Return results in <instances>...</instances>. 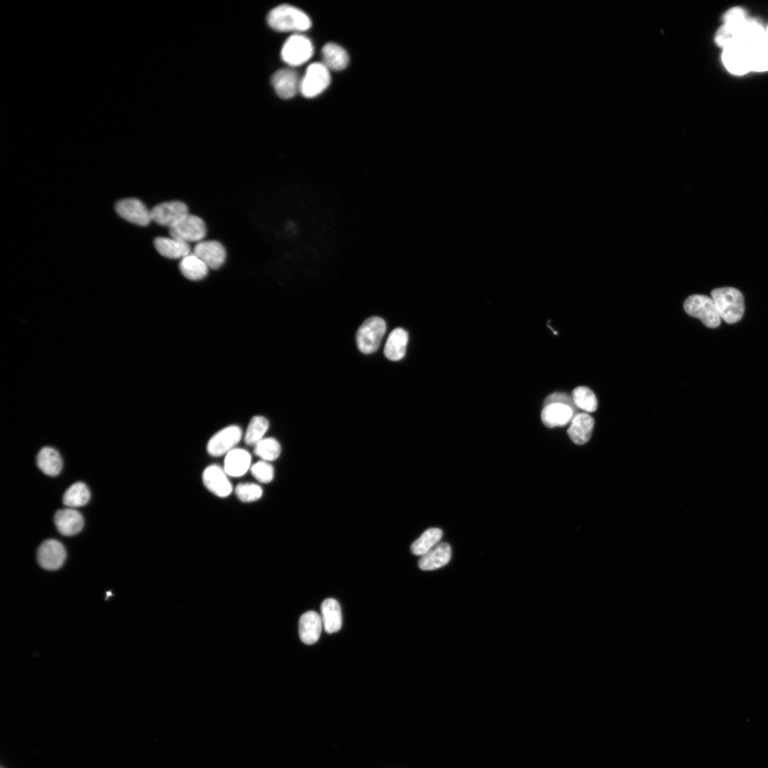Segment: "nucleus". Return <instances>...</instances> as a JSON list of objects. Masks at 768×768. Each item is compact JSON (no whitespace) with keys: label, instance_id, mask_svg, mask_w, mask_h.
<instances>
[{"label":"nucleus","instance_id":"1","mask_svg":"<svg viewBox=\"0 0 768 768\" xmlns=\"http://www.w3.org/2000/svg\"><path fill=\"white\" fill-rule=\"evenodd\" d=\"M711 294L721 320L728 324H735L742 319L745 302L740 290L724 287L714 289Z\"/></svg>","mask_w":768,"mask_h":768},{"label":"nucleus","instance_id":"2","mask_svg":"<svg viewBox=\"0 0 768 768\" xmlns=\"http://www.w3.org/2000/svg\"><path fill=\"white\" fill-rule=\"evenodd\" d=\"M268 23L276 31L296 34L306 31L312 26V21L306 13L288 5L272 10L268 15Z\"/></svg>","mask_w":768,"mask_h":768},{"label":"nucleus","instance_id":"3","mask_svg":"<svg viewBox=\"0 0 768 768\" xmlns=\"http://www.w3.org/2000/svg\"><path fill=\"white\" fill-rule=\"evenodd\" d=\"M386 332L387 323L382 318H368L357 331V343L359 350L365 355L376 352Z\"/></svg>","mask_w":768,"mask_h":768},{"label":"nucleus","instance_id":"4","mask_svg":"<svg viewBox=\"0 0 768 768\" xmlns=\"http://www.w3.org/2000/svg\"><path fill=\"white\" fill-rule=\"evenodd\" d=\"M313 54L312 41L301 34H294L290 36L281 50L283 60L292 67L304 64L311 59Z\"/></svg>","mask_w":768,"mask_h":768},{"label":"nucleus","instance_id":"5","mask_svg":"<svg viewBox=\"0 0 768 768\" xmlns=\"http://www.w3.org/2000/svg\"><path fill=\"white\" fill-rule=\"evenodd\" d=\"M684 308L689 315L699 319L707 327L716 328L720 325L721 319L711 297L692 295L685 301Z\"/></svg>","mask_w":768,"mask_h":768},{"label":"nucleus","instance_id":"6","mask_svg":"<svg viewBox=\"0 0 768 768\" xmlns=\"http://www.w3.org/2000/svg\"><path fill=\"white\" fill-rule=\"evenodd\" d=\"M329 71L322 63L310 65L301 80L300 92L303 96L312 99L323 93L331 82Z\"/></svg>","mask_w":768,"mask_h":768},{"label":"nucleus","instance_id":"7","mask_svg":"<svg viewBox=\"0 0 768 768\" xmlns=\"http://www.w3.org/2000/svg\"><path fill=\"white\" fill-rule=\"evenodd\" d=\"M169 232L171 237L187 243H198L205 238L206 227L200 218L188 213L174 227L169 229Z\"/></svg>","mask_w":768,"mask_h":768},{"label":"nucleus","instance_id":"8","mask_svg":"<svg viewBox=\"0 0 768 768\" xmlns=\"http://www.w3.org/2000/svg\"><path fill=\"white\" fill-rule=\"evenodd\" d=\"M187 206L179 201L164 202L151 210L152 220L156 224L172 228L188 215Z\"/></svg>","mask_w":768,"mask_h":768},{"label":"nucleus","instance_id":"9","mask_svg":"<svg viewBox=\"0 0 768 768\" xmlns=\"http://www.w3.org/2000/svg\"><path fill=\"white\" fill-rule=\"evenodd\" d=\"M748 50L741 42L734 39L723 48L722 60L725 67L734 75L741 76L748 73Z\"/></svg>","mask_w":768,"mask_h":768},{"label":"nucleus","instance_id":"10","mask_svg":"<svg viewBox=\"0 0 768 768\" xmlns=\"http://www.w3.org/2000/svg\"><path fill=\"white\" fill-rule=\"evenodd\" d=\"M243 436L238 425H230L212 436L207 444V452L213 457L228 454L234 449Z\"/></svg>","mask_w":768,"mask_h":768},{"label":"nucleus","instance_id":"11","mask_svg":"<svg viewBox=\"0 0 768 768\" xmlns=\"http://www.w3.org/2000/svg\"><path fill=\"white\" fill-rule=\"evenodd\" d=\"M115 210L120 218L141 227H146L152 221L151 211L136 199L119 201L115 205Z\"/></svg>","mask_w":768,"mask_h":768},{"label":"nucleus","instance_id":"12","mask_svg":"<svg viewBox=\"0 0 768 768\" xmlns=\"http://www.w3.org/2000/svg\"><path fill=\"white\" fill-rule=\"evenodd\" d=\"M66 558V551L63 544L55 539L47 540L39 546L37 560L39 565L48 571L59 569Z\"/></svg>","mask_w":768,"mask_h":768},{"label":"nucleus","instance_id":"13","mask_svg":"<svg viewBox=\"0 0 768 768\" xmlns=\"http://www.w3.org/2000/svg\"><path fill=\"white\" fill-rule=\"evenodd\" d=\"M192 253L213 270L220 269L227 259L225 246L216 241H202L198 243L194 246Z\"/></svg>","mask_w":768,"mask_h":768},{"label":"nucleus","instance_id":"14","mask_svg":"<svg viewBox=\"0 0 768 768\" xmlns=\"http://www.w3.org/2000/svg\"><path fill=\"white\" fill-rule=\"evenodd\" d=\"M227 476L225 469L219 465L212 464L204 469L202 480L204 486L211 493L225 498L229 496L233 490Z\"/></svg>","mask_w":768,"mask_h":768},{"label":"nucleus","instance_id":"15","mask_svg":"<svg viewBox=\"0 0 768 768\" xmlns=\"http://www.w3.org/2000/svg\"><path fill=\"white\" fill-rule=\"evenodd\" d=\"M301 78L291 69H283L276 71L271 79L277 95L285 100L293 98L300 92Z\"/></svg>","mask_w":768,"mask_h":768},{"label":"nucleus","instance_id":"16","mask_svg":"<svg viewBox=\"0 0 768 768\" xmlns=\"http://www.w3.org/2000/svg\"><path fill=\"white\" fill-rule=\"evenodd\" d=\"M575 409L563 403H550L544 405L541 412V420L548 428L564 426L569 423L574 417Z\"/></svg>","mask_w":768,"mask_h":768},{"label":"nucleus","instance_id":"17","mask_svg":"<svg viewBox=\"0 0 768 768\" xmlns=\"http://www.w3.org/2000/svg\"><path fill=\"white\" fill-rule=\"evenodd\" d=\"M323 623L321 616L315 611H308L299 620V635L306 645L312 646L320 639Z\"/></svg>","mask_w":768,"mask_h":768},{"label":"nucleus","instance_id":"18","mask_svg":"<svg viewBox=\"0 0 768 768\" xmlns=\"http://www.w3.org/2000/svg\"><path fill=\"white\" fill-rule=\"evenodd\" d=\"M452 549L448 543H440L432 550L423 555L418 562L422 571H434L446 566L450 561Z\"/></svg>","mask_w":768,"mask_h":768},{"label":"nucleus","instance_id":"19","mask_svg":"<svg viewBox=\"0 0 768 768\" xmlns=\"http://www.w3.org/2000/svg\"><path fill=\"white\" fill-rule=\"evenodd\" d=\"M60 534L70 536L78 534L83 528L84 520L80 512L73 509L59 510L55 517Z\"/></svg>","mask_w":768,"mask_h":768},{"label":"nucleus","instance_id":"20","mask_svg":"<svg viewBox=\"0 0 768 768\" xmlns=\"http://www.w3.org/2000/svg\"><path fill=\"white\" fill-rule=\"evenodd\" d=\"M154 244L158 253L169 259H183L192 253L190 243L171 236L158 237Z\"/></svg>","mask_w":768,"mask_h":768},{"label":"nucleus","instance_id":"21","mask_svg":"<svg viewBox=\"0 0 768 768\" xmlns=\"http://www.w3.org/2000/svg\"><path fill=\"white\" fill-rule=\"evenodd\" d=\"M594 423V419L586 413L575 415L568 430L569 436L577 445L585 444L590 439Z\"/></svg>","mask_w":768,"mask_h":768},{"label":"nucleus","instance_id":"22","mask_svg":"<svg viewBox=\"0 0 768 768\" xmlns=\"http://www.w3.org/2000/svg\"><path fill=\"white\" fill-rule=\"evenodd\" d=\"M251 456L243 449H234L226 455L225 471L234 478L244 476L250 469Z\"/></svg>","mask_w":768,"mask_h":768},{"label":"nucleus","instance_id":"23","mask_svg":"<svg viewBox=\"0 0 768 768\" xmlns=\"http://www.w3.org/2000/svg\"><path fill=\"white\" fill-rule=\"evenodd\" d=\"M408 343V332L403 328H396L389 336L384 348V355L391 361H400L406 355Z\"/></svg>","mask_w":768,"mask_h":768},{"label":"nucleus","instance_id":"24","mask_svg":"<svg viewBox=\"0 0 768 768\" xmlns=\"http://www.w3.org/2000/svg\"><path fill=\"white\" fill-rule=\"evenodd\" d=\"M322 63L329 71L343 70L350 62V57L346 50L334 43H329L325 45L322 50Z\"/></svg>","mask_w":768,"mask_h":768},{"label":"nucleus","instance_id":"25","mask_svg":"<svg viewBox=\"0 0 768 768\" xmlns=\"http://www.w3.org/2000/svg\"><path fill=\"white\" fill-rule=\"evenodd\" d=\"M322 620L326 632L332 634L340 630L343 625L341 607L334 599L325 600L321 605Z\"/></svg>","mask_w":768,"mask_h":768},{"label":"nucleus","instance_id":"26","mask_svg":"<svg viewBox=\"0 0 768 768\" xmlns=\"http://www.w3.org/2000/svg\"><path fill=\"white\" fill-rule=\"evenodd\" d=\"M36 462L43 473L52 477L57 476L63 467V461L59 452L49 447L39 451Z\"/></svg>","mask_w":768,"mask_h":768},{"label":"nucleus","instance_id":"27","mask_svg":"<svg viewBox=\"0 0 768 768\" xmlns=\"http://www.w3.org/2000/svg\"><path fill=\"white\" fill-rule=\"evenodd\" d=\"M443 537V531L439 528H431L425 531L411 545V552L415 556L422 557L440 543Z\"/></svg>","mask_w":768,"mask_h":768},{"label":"nucleus","instance_id":"28","mask_svg":"<svg viewBox=\"0 0 768 768\" xmlns=\"http://www.w3.org/2000/svg\"><path fill=\"white\" fill-rule=\"evenodd\" d=\"M180 269L186 278L192 281H199L206 277L209 268L192 253L182 259Z\"/></svg>","mask_w":768,"mask_h":768},{"label":"nucleus","instance_id":"29","mask_svg":"<svg viewBox=\"0 0 768 768\" xmlns=\"http://www.w3.org/2000/svg\"><path fill=\"white\" fill-rule=\"evenodd\" d=\"M269 421L264 416H254L250 421L245 435L248 446H255L264 439L269 429Z\"/></svg>","mask_w":768,"mask_h":768},{"label":"nucleus","instance_id":"30","mask_svg":"<svg viewBox=\"0 0 768 768\" xmlns=\"http://www.w3.org/2000/svg\"><path fill=\"white\" fill-rule=\"evenodd\" d=\"M91 499V492L87 485L76 483L64 493L63 502L69 507H79L87 504Z\"/></svg>","mask_w":768,"mask_h":768},{"label":"nucleus","instance_id":"31","mask_svg":"<svg viewBox=\"0 0 768 768\" xmlns=\"http://www.w3.org/2000/svg\"><path fill=\"white\" fill-rule=\"evenodd\" d=\"M571 397L576 408L586 413H592L597 410V398L589 388L585 387H577L574 390Z\"/></svg>","mask_w":768,"mask_h":768},{"label":"nucleus","instance_id":"32","mask_svg":"<svg viewBox=\"0 0 768 768\" xmlns=\"http://www.w3.org/2000/svg\"><path fill=\"white\" fill-rule=\"evenodd\" d=\"M254 453L264 461H273L280 457L281 446L275 439H264L255 446Z\"/></svg>","mask_w":768,"mask_h":768},{"label":"nucleus","instance_id":"33","mask_svg":"<svg viewBox=\"0 0 768 768\" xmlns=\"http://www.w3.org/2000/svg\"><path fill=\"white\" fill-rule=\"evenodd\" d=\"M748 65L750 71H767L768 52L762 48L750 49L748 50Z\"/></svg>","mask_w":768,"mask_h":768},{"label":"nucleus","instance_id":"34","mask_svg":"<svg viewBox=\"0 0 768 768\" xmlns=\"http://www.w3.org/2000/svg\"><path fill=\"white\" fill-rule=\"evenodd\" d=\"M235 492L241 502H252L261 499L263 495V489L256 484L241 483L236 488Z\"/></svg>","mask_w":768,"mask_h":768},{"label":"nucleus","instance_id":"35","mask_svg":"<svg viewBox=\"0 0 768 768\" xmlns=\"http://www.w3.org/2000/svg\"><path fill=\"white\" fill-rule=\"evenodd\" d=\"M250 473L262 483H270L274 478V468L266 461H260L252 465Z\"/></svg>","mask_w":768,"mask_h":768},{"label":"nucleus","instance_id":"36","mask_svg":"<svg viewBox=\"0 0 768 768\" xmlns=\"http://www.w3.org/2000/svg\"><path fill=\"white\" fill-rule=\"evenodd\" d=\"M554 402L566 404L573 407L574 409L577 408L575 404H574V401H573L572 397H570L569 395H567L566 394H562V393L553 394L550 395L546 399V401L544 402V404H550V403H554Z\"/></svg>","mask_w":768,"mask_h":768},{"label":"nucleus","instance_id":"37","mask_svg":"<svg viewBox=\"0 0 768 768\" xmlns=\"http://www.w3.org/2000/svg\"><path fill=\"white\" fill-rule=\"evenodd\" d=\"M767 44H768V27H767V30L765 31V41H764V45H763V47H764V46H765V45H767ZM763 47H762V48H763Z\"/></svg>","mask_w":768,"mask_h":768}]
</instances>
